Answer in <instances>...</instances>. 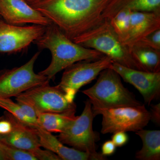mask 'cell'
I'll list each match as a JSON object with an SVG mask.
<instances>
[{
    "label": "cell",
    "instance_id": "cell-6",
    "mask_svg": "<svg viewBox=\"0 0 160 160\" xmlns=\"http://www.w3.org/2000/svg\"><path fill=\"white\" fill-rule=\"evenodd\" d=\"M93 112L95 116L102 115L101 132L103 134L120 131L136 132L144 129L150 121L149 111L144 104Z\"/></svg>",
    "mask_w": 160,
    "mask_h": 160
},
{
    "label": "cell",
    "instance_id": "cell-24",
    "mask_svg": "<svg viewBox=\"0 0 160 160\" xmlns=\"http://www.w3.org/2000/svg\"><path fill=\"white\" fill-rule=\"evenodd\" d=\"M29 152L37 160H62V159L54 152L48 149L43 150L40 147Z\"/></svg>",
    "mask_w": 160,
    "mask_h": 160
},
{
    "label": "cell",
    "instance_id": "cell-9",
    "mask_svg": "<svg viewBox=\"0 0 160 160\" xmlns=\"http://www.w3.org/2000/svg\"><path fill=\"white\" fill-rule=\"evenodd\" d=\"M112 62L110 58L104 55L98 60H84L75 63L64 69L58 86L69 100L74 101L79 90L95 79L104 69L110 68Z\"/></svg>",
    "mask_w": 160,
    "mask_h": 160
},
{
    "label": "cell",
    "instance_id": "cell-5",
    "mask_svg": "<svg viewBox=\"0 0 160 160\" xmlns=\"http://www.w3.org/2000/svg\"><path fill=\"white\" fill-rule=\"evenodd\" d=\"M18 103L30 106L37 113L76 112V104L68 99L58 86L49 83L40 85L22 92L15 97Z\"/></svg>",
    "mask_w": 160,
    "mask_h": 160
},
{
    "label": "cell",
    "instance_id": "cell-28",
    "mask_svg": "<svg viewBox=\"0 0 160 160\" xmlns=\"http://www.w3.org/2000/svg\"><path fill=\"white\" fill-rule=\"evenodd\" d=\"M116 146L112 141H106L102 146V154L105 156L112 155L114 153L116 149Z\"/></svg>",
    "mask_w": 160,
    "mask_h": 160
},
{
    "label": "cell",
    "instance_id": "cell-2",
    "mask_svg": "<svg viewBox=\"0 0 160 160\" xmlns=\"http://www.w3.org/2000/svg\"><path fill=\"white\" fill-rule=\"evenodd\" d=\"M33 43L40 49H48L51 52L52 60L49 66L38 72L50 80L75 63L98 60L104 56L94 49L75 43L53 23L46 26L44 34Z\"/></svg>",
    "mask_w": 160,
    "mask_h": 160
},
{
    "label": "cell",
    "instance_id": "cell-22",
    "mask_svg": "<svg viewBox=\"0 0 160 160\" xmlns=\"http://www.w3.org/2000/svg\"><path fill=\"white\" fill-rule=\"evenodd\" d=\"M0 149L6 160H37L29 152L10 146L1 140Z\"/></svg>",
    "mask_w": 160,
    "mask_h": 160
},
{
    "label": "cell",
    "instance_id": "cell-1",
    "mask_svg": "<svg viewBox=\"0 0 160 160\" xmlns=\"http://www.w3.org/2000/svg\"><path fill=\"white\" fill-rule=\"evenodd\" d=\"M110 0H45L31 6L72 40L92 29L103 19Z\"/></svg>",
    "mask_w": 160,
    "mask_h": 160
},
{
    "label": "cell",
    "instance_id": "cell-15",
    "mask_svg": "<svg viewBox=\"0 0 160 160\" xmlns=\"http://www.w3.org/2000/svg\"><path fill=\"white\" fill-rule=\"evenodd\" d=\"M160 29V12L132 11L129 38L126 43L131 47L147 35Z\"/></svg>",
    "mask_w": 160,
    "mask_h": 160
},
{
    "label": "cell",
    "instance_id": "cell-27",
    "mask_svg": "<svg viewBox=\"0 0 160 160\" xmlns=\"http://www.w3.org/2000/svg\"><path fill=\"white\" fill-rule=\"evenodd\" d=\"M11 122L4 116L0 118V135L8 134L12 130Z\"/></svg>",
    "mask_w": 160,
    "mask_h": 160
},
{
    "label": "cell",
    "instance_id": "cell-16",
    "mask_svg": "<svg viewBox=\"0 0 160 160\" xmlns=\"http://www.w3.org/2000/svg\"><path fill=\"white\" fill-rule=\"evenodd\" d=\"M123 9L132 11L160 12V0H110L102 17L103 19H110Z\"/></svg>",
    "mask_w": 160,
    "mask_h": 160
},
{
    "label": "cell",
    "instance_id": "cell-17",
    "mask_svg": "<svg viewBox=\"0 0 160 160\" xmlns=\"http://www.w3.org/2000/svg\"><path fill=\"white\" fill-rule=\"evenodd\" d=\"M142 142V149L135 158L139 160H160V131L141 129L136 132Z\"/></svg>",
    "mask_w": 160,
    "mask_h": 160
},
{
    "label": "cell",
    "instance_id": "cell-30",
    "mask_svg": "<svg viewBox=\"0 0 160 160\" xmlns=\"http://www.w3.org/2000/svg\"><path fill=\"white\" fill-rule=\"evenodd\" d=\"M0 160H6L5 158L4 157V155H3L2 152L1 151L0 149Z\"/></svg>",
    "mask_w": 160,
    "mask_h": 160
},
{
    "label": "cell",
    "instance_id": "cell-14",
    "mask_svg": "<svg viewBox=\"0 0 160 160\" xmlns=\"http://www.w3.org/2000/svg\"><path fill=\"white\" fill-rule=\"evenodd\" d=\"M38 136L39 138L41 147L54 152L62 160H105L107 157L102 153L97 152L96 153L82 152L69 148L65 146L54 136L51 132L41 127L36 128Z\"/></svg>",
    "mask_w": 160,
    "mask_h": 160
},
{
    "label": "cell",
    "instance_id": "cell-10",
    "mask_svg": "<svg viewBox=\"0 0 160 160\" xmlns=\"http://www.w3.org/2000/svg\"><path fill=\"white\" fill-rule=\"evenodd\" d=\"M46 26H15L0 20V52L13 53L25 50L42 36Z\"/></svg>",
    "mask_w": 160,
    "mask_h": 160
},
{
    "label": "cell",
    "instance_id": "cell-7",
    "mask_svg": "<svg viewBox=\"0 0 160 160\" xmlns=\"http://www.w3.org/2000/svg\"><path fill=\"white\" fill-rule=\"evenodd\" d=\"M95 116L92 104L87 99L81 115L78 116L64 131L60 132L58 138L63 144L79 151L96 153L97 152L96 142L99 140V135L92 129Z\"/></svg>",
    "mask_w": 160,
    "mask_h": 160
},
{
    "label": "cell",
    "instance_id": "cell-18",
    "mask_svg": "<svg viewBox=\"0 0 160 160\" xmlns=\"http://www.w3.org/2000/svg\"><path fill=\"white\" fill-rule=\"evenodd\" d=\"M132 57L146 71L160 72V50L137 43L129 47Z\"/></svg>",
    "mask_w": 160,
    "mask_h": 160
},
{
    "label": "cell",
    "instance_id": "cell-20",
    "mask_svg": "<svg viewBox=\"0 0 160 160\" xmlns=\"http://www.w3.org/2000/svg\"><path fill=\"white\" fill-rule=\"evenodd\" d=\"M0 108L9 112L22 122L32 128L39 127L36 112L30 106L15 102L10 98H0Z\"/></svg>",
    "mask_w": 160,
    "mask_h": 160
},
{
    "label": "cell",
    "instance_id": "cell-23",
    "mask_svg": "<svg viewBox=\"0 0 160 160\" xmlns=\"http://www.w3.org/2000/svg\"><path fill=\"white\" fill-rule=\"evenodd\" d=\"M137 43L160 50V29L147 35Z\"/></svg>",
    "mask_w": 160,
    "mask_h": 160
},
{
    "label": "cell",
    "instance_id": "cell-19",
    "mask_svg": "<svg viewBox=\"0 0 160 160\" xmlns=\"http://www.w3.org/2000/svg\"><path fill=\"white\" fill-rule=\"evenodd\" d=\"M76 112H43L37 113L40 127L49 132H60L64 131L77 118Z\"/></svg>",
    "mask_w": 160,
    "mask_h": 160
},
{
    "label": "cell",
    "instance_id": "cell-29",
    "mask_svg": "<svg viewBox=\"0 0 160 160\" xmlns=\"http://www.w3.org/2000/svg\"><path fill=\"white\" fill-rule=\"evenodd\" d=\"M23 1H25L30 6H32V5L40 2H43L45 0H23Z\"/></svg>",
    "mask_w": 160,
    "mask_h": 160
},
{
    "label": "cell",
    "instance_id": "cell-26",
    "mask_svg": "<svg viewBox=\"0 0 160 160\" xmlns=\"http://www.w3.org/2000/svg\"><path fill=\"white\" fill-rule=\"evenodd\" d=\"M151 108H150V121H152L158 126L160 125V104L153 105L150 104Z\"/></svg>",
    "mask_w": 160,
    "mask_h": 160
},
{
    "label": "cell",
    "instance_id": "cell-11",
    "mask_svg": "<svg viewBox=\"0 0 160 160\" xmlns=\"http://www.w3.org/2000/svg\"><path fill=\"white\" fill-rule=\"evenodd\" d=\"M110 68L126 82L132 85L142 96L144 102L150 106L160 97V72H150L132 69L114 62Z\"/></svg>",
    "mask_w": 160,
    "mask_h": 160
},
{
    "label": "cell",
    "instance_id": "cell-13",
    "mask_svg": "<svg viewBox=\"0 0 160 160\" xmlns=\"http://www.w3.org/2000/svg\"><path fill=\"white\" fill-rule=\"evenodd\" d=\"M4 116L11 122L12 129L8 134L0 135L1 141L28 152L41 147L36 129L22 122L8 112Z\"/></svg>",
    "mask_w": 160,
    "mask_h": 160
},
{
    "label": "cell",
    "instance_id": "cell-21",
    "mask_svg": "<svg viewBox=\"0 0 160 160\" xmlns=\"http://www.w3.org/2000/svg\"><path fill=\"white\" fill-rule=\"evenodd\" d=\"M131 12L129 9H123L109 20L113 30L125 44L129 38Z\"/></svg>",
    "mask_w": 160,
    "mask_h": 160
},
{
    "label": "cell",
    "instance_id": "cell-3",
    "mask_svg": "<svg viewBox=\"0 0 160 160\" xmlns=\"http://www.w3.org/2000/svg\"><path fill=\"white\" fill-rule=\"evenodd\" d=\"M72 41L86 48L99 52L114 62L145 71L132 57L129 47L120 39L109 20L104 19L98 26L74 38Z\"/></svg>",
    "mask_w": 160,
    "mask_h": 160
},
{
    "label": "cell",
    "instance_id": "cell-12",
    "mask_svg": "<svg viewBox=\"0 0 160 160\" xmlns=\"http://www.w3.org/2000/svg\"><path fill=\"white\" fill-rule=\"evenodd\" d=\"M0 16L6 22L15 26L32 24L47 26L52 23L23 0H0Z\"/></svg>",
    "mask_w": 160,
    "mask_h": 160
},
{
    "label": "cell",
    "instance_id": "cell-25",
    "mask_svg": "<svg viewBox=\"0 0 160 160\" xmlns=\"http://www.w3.org/2000/svg\"><path fill=\"white\" fill-rule=\"evenodd\" d=\"M129 140L128 135L125 132L120 131L113 133L112 141L116 147H122L126 145Z\"/></svg>",
    "mask_w": 160,
    "mask_h": 160
},
{
    "label": "cell",
    "instance_id": "cell-4",
    "mask_svg": "<svg viewBox=\"0 0 160 160\" xmlns=\"http://www.w3.org/2000/svg\"><path fill=\"white\" fill-rule=\"evenodd\" d=\"M98 76L94 85L82 91L89 98L93 111L143 105L124 86L121 77L113 69H104Z\"/></svg>",
    "mask_w": 160,
    "mask_h": 160
},
{
    "label": "cell",
    "instance_id": "cell-8",
    "mask_svg": "<svg viewBox=\"0 0 160 160\" xmlns=\"http://www.w3.org/2000/svg\"><path fill=\"white\" fill-rule=\"evenodd\" d=\"M40 54V51L36 52L20 67L0 72V98L16 97L31 88L49 82L48 78L35 72V63Z\"/></svg>",
    "mask_w": 160,
    "mask_h": 160
}]
</instances>
